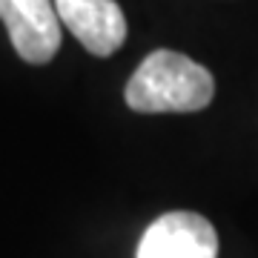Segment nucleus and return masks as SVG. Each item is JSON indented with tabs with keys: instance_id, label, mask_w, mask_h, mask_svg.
<instances>
[{
	"instance_id": "20e7f679",
	"label": "nucleus",
	"mask_w": 258,
	"mask_h": 258,
	"mask_svg": "<svg viewBox=\"0 0 258 258\" xmlns=\"http://www.w3.org/2000/svg\"><path fill=\"white\" fill-rule=\"evenodd\" d=\"M57 18L86 52L109 57L126 40V18L115 0H55Z\"/></svg>"
},
{
	"instance_id": "f257e3e1",
	"label": "nucleus",
	"mask_w": 258,
	"mask_h": 258,
	"mask_svg": "<svg viewBox=\"0 0 258 258\" xmlns=\"http://www.w3.org/2000/svg\"><path fill=\"white\" fill-rule=\"evenodd\" d=\"M129 109L158 115V112H201L215 95V81L210 69L192 57L158 49L144 57V63L126 83Z\"/></svg>"
},
{
	"instance_id": "f03ea898",
	"label": "nucleus",
	"mask_w": 258,
	"mask_h": 258,
	"mask_svg": "<svg viewBox=\"0 0 258 258\" xmlns=\"http://www.w3.org/2000/svg\"><path fill=\"white\" fill-rule=\"evenodd\" d=\"M135 258H218V235L198 212H166L147 227Z\"/></svg>"
},
{
	"instance_id": "7ed1b4c3",
	"label": "nucleus",
	"mask_w": 258,
	"mask_h": 258,
	"mask_svg": "<svg viewBox=\"0 0 258 258\" xmlns=\"http://www.w3.org/2000/svg\"><path fill=\"white\" fill-rule=\"evenodd\" d=\"M0 20L12 46L26 63H49L60 49V18L55 0H0Z\"/></svg>"
}]
</instances>
